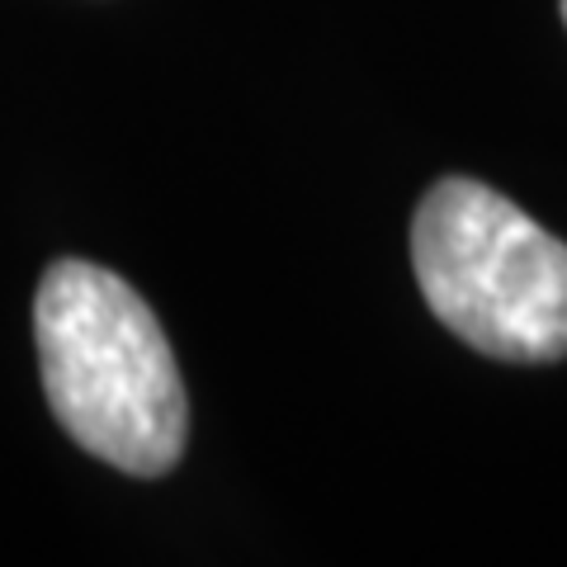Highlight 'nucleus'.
Masks as SVG:
<instances>
[{
	"instance_id": "f257e3e1",
	"label": "nucleus",
	"mask_w": 567,
	"mask_h": 567,
	"mask_svg": "<svg viewBox=\"0 0 567 567\" xmlns=\"http://www.w3.org/2000/svg\"><path fill=\"white\" fill-rule=\"evenodd\" d=\"M43 388L62 431L128 477H162L189 440V398L156 312L91 260H58L33 298Z\"/></svg>"
},
{
	"instance_id": "7ed1b4c3",
	"label": "nucleus",
	"mask_w": 567,
	"mask_h": 567,
	"mask_svg": "<svg viewBox=\"0 0 567 567\" xmlns=\"http://www.w3.org/2000/svg\"><path fill=\"white\" fill-rule=\"evenodd\" d=\"M563 24H567V0H563Z\"/></svg>"
},
{
	"instance_id": "f03ea898",
	"label": "nucleus",
	"mask_w": 567,
	"mask_h": 567,
	"mask_svg": "<svg viewBox=\"0 0 567 567\" xmlns=\"http://www.w3.org/2000/svg\"><path fill=\"white\" fill-rule=\"evenodd\" d=\"M425 308L477 354L506 364L567 360V241L492 185H431L412 218Z\"/></svg>"
}]
</instances>
